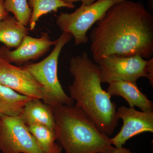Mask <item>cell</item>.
<instances>
[{"label":"cell","instance_id":"6da1fadb","mask_svg":"<svg viewBox=\"0 0 153 153\" xmlns=\"http://www.w3.org/2000/svg\"><path fill=\"white\" fill-rule=\"evenodd\" d=\"M91 33L94 62L108 57L153 54V18L141 2L124 0L108 9Z\"/></svg>","mask_w":153,"mask_h":153},{"label":"cell","instance_id":"7a4b0ae2","mask_svg":"<svg viewBox=\"0 0 153 153\" xmlns=\"http://www.w3.org/2000/svg\"><path fill=\"white\" fill-rule=\"evenodd\" d=\"M69 70L73 80L68 90L69 96L76 103L74 106L102 133L110 136L117 127L119 119L115 103L102 87L98 65L84 52L71 57Z\"/></svg>","mask_w":153,"mask_h":153},{"label":"cell","instance_id":"3957f363","mask_svg":"<svg viewBox=\"0 0 153 153\" xmlns=\"http://www.w3.org/2000/svg\"><path fill=\"white\" fill-rule=\"evenodd\" d=\"M53 109L57 140L66 153H100L115 148L109 137L74 105Z\"/></svg>","mask_w":153,"mask_h":153},{"label":"cell","instance_id":"277c9868","mask_svg":"<svg viewBox=\"0 0 153 153\" xmlns=\"http://www.w3.org/2000/svg\"><path fill=\"white\" fill-rule=\"evenodd\" d=\"M73 38L70 33L63 32L56 40L52 52L44 60L38 63H27L21 66L29 71L44 88L48 97L47 104L53 108L74 105V100L63 90L57 76L60 52L64 46Z\"/></svg>","mask_w":153,"mask_h":153},{"label":"cell","instance_id":"5b68a950","mask_svg":"<svg viewBox=\"0 0 153 153\" xmlns=\"http://www.w3.org/2000/svg\"><path fill=\"white\" fill-rule=\"evenodd\" d=\"M124 0H98L89 5L81 4L73 13H62L57 17L56 25L63 32L70 33L74 44H86V34L94 24L101 19L108 9L115 4Z\"/></svg>","mask_w":153,"mask_h":153},{"label":"cell","instance_id":"8992f818","mask_svg":"<svg viewBox=\"0 0 153 153\" xmlns=\"http://www.w3.org/2000/svg\"><path fill=\"white\" fill-rule=\"evenodd\" d=\"M0 151L2 153H44L20 117H0Z\"/></svg>","mask_w":153,"mask_h":153},{"label":"cell","instance_id":"52a82bcc","mask_svg":"<svg viewBox=\"0 0 153 153\" xmlns=\"http://www.w3.org/2000/svg\"><path fill=\"white\" fill-rule=\"evenodd\" d=\"M95 63L100 71L101 83H109L115 80L137 82L146 76L147 60L140 55L108 56Z\"/></svg>","mask_w":153,"mask_h":153},{"label":"cell","instance_id":"ba28073f","mask_svg":"<svg viewBox=\"0 0 153 153\" xmlns=\"http://www.w3.org/2000/svg\"><path fill=\"white\" fill-rule=\"evenodd\" d=\"M0 85H4L22 95L41 100L48 103L44 88L31 74L22 67L12 65L0 57Z\"/></svg>","mask_w":153,"mask_h":153},{"label":"cell","instance_id":"9c48e42d","mask_svg":"<svg viewBox=\"0 0 153 153\" xmlns=\"http://www.w3.org/2000/svg\"><path fill=\"white\" fill-rule=\"evenodd\" d=\"M117 114L122 120L123 125L119 132L110 138L115 147H123L128 140L139 134L153 132V111H139L134 108L121 106L117 109Z\"/></svg>","mask_w":153,"mask_h":153},{"label":"cell","instance_id":"30bf717a","mask_svg":"<svg viewBox=\"0 0 153 153\" xmlns=\"http://www.w3.org/2000/svg\"><path fill=\"white\" fill-rule=\"evenodd\" d=\"M55 43L56 40L52 41L49 34L44 32L40 38L25 36L20 46L13 51L6 47H1L0 49L4 60L22 66L30 60H36L44 56Z\"/></svg>","mask_w":153,"mask_h":153},{"label":"cell","instance_id":"8fae6325","mask_svg":"<svg viewBox=\"0 0 153 153\" xmlns=\"http://www.w3.org/2000/svg\"><path fill=\"white\" fill-rule=\"evenodd\" d=\"M108 84L106 91L111 97H121L127 102L130 107H137L141 111H153L152 102L140 90L136 82L115 80Z\"/></svg>","mask_w":153,"mask_h":153},{"label":"cell","instance_id":"7c38bea8","mask_svg":"<svg viewBox=\"0 0 153 153\" xmlns=\"http://www.w3.org/2000/svg\"><path fill=\"white\" fill-rule=\"evenodd\" d=\"M27 126L39 125L55 130V120L52 107L38 99H31L19 116Z\"/></svg>","mask_w":153,"mask_h":153},{"label":"cell","instance_id":"4fadbf2b","mask_svg":"<svg viewBox=\"0 0 153 153\" xmlns=\"http://www.w3.org/2000/svg\"><path fill=\"white\" fill-rule=\"evenodd\" d=\"M29 31L27 27L9 15L0 21V42L9 49H16L29 35Z\"/></svg>","mask_w":153,"mask_h":153},{"label":"cell","instance_id":"5bb4252c","mask_svg":"<svg viewBox=\"0 0 153 153\" xmlns=\"http://www.w3.org/2000/svg\"><path fill=\"white\" fill-rule=\"evenodd\" d=\"M30 97L0 85V117L19 116Z\"/></svg>","mask_w":153,"mask_h":153},{"label":"cell","instance_id":"9a60e30c","mask_svg":"<svg viewBox=\"0 0 153 153\" xmlns=\"http://www.w3.org/2000/svg\"><path fill=\"white\" fill-rule=\"evenodd\" d=\"M28 5L32 9V13L29 29L34 30L36 24L41 16L49 13H56L58 9L66 7L74 9L75 5L74 4L65 2L63 0H28Z\"/></svg>","mask_w":153,"mask_h":153},{"label":"cell","instance_id":"2e32d148","mask_svg":"<svg viewBox=\"0 0 153 153\" xmlns=\"http://www.w3.org/2000/svg\"><path fill=\"white\" fill-rule=\"evenodd\" d=\"M27 127L43 153H62V147L55 142L57 136L55 130L39 125Z\"/></svg>","mask_w":153,"mask_h":153},{"label":"cell","instance_id":"e0dca14e","mask_svg":"<svg viewBox=\"0 0 153 153\" xmlns=\"http://www.w3.org/2000/svg\"><path fill=\"white\" fill-rule=\"evenodd\" d=\"M4 7L8 13H12L14 18L27 27L32 16V10L28 0H4Z\"/></svg>","mask_w":153,"mask_h":153},{"label":"cell","instance_id":"ac0fdd59","mask_svg":"<svg viewBox=\"0 0 153 153\" xmlns=\"http://www.w3.org/2000/svg\"><path fill=\"white\" fill-rule=\"evenodd\" d=\"M149 81L150 84L153 85V58H151L147 60L146 67V76Z\"/></svg>","mask_w":153,"mask_h":153},{"label":"cell","instance_id":"d6986e66","mask_svg":"<svg viewBox=\"0 0 153 153\" xmlns=\"http://www.w3.org/2000/svg\"><path fill=\"white\" fill-rule=\"evenodd\" d=\"M100 153H134L132 152L130 150L126 148L123 147L116 148L115 147L113 149L111 150L107 151V152H103Z\"/></svg>","mask_w":153,"mask_h":153},{"label":"cell","instance_id":"ffe728a7","mask_svg":"<svg viewBox=\"0 0 153 153\" xmlns=\"http://www.w3.org/2000/svg\"><path fill=\"white\" fill-rule=\"evenodd\" d=\"M4 0H0V21L9 15L4 7Z\"/></svg>","mask_w":153,"mask_h":153},{"label":"cell","instance_id":"44dd1931","mask_svg":"<svg viewBox=\"0 0 153 153\" xmlns=\"http://www.w3.org/2000/svg\"><path fill=\"white\" fill-rule=\"evenodd\" d=\"M63 1L65 2L70 3V4H74V3L76 2L81 1L82 4L89 5L98 0H63Z\"/></svg>","mask_w":153,"mask_h":153},{"label":"cell","instance_id":"7402d4cb","mask_svg":"<svg viewBox=\"0 0 153 153\" xmlns=\"http://www.w3.org/2000/svg\"><path fill=\"white\" fill-rule=\"evenodd\" d=\"M0 57H2L1 55V49H0Z\"/></svg>","mask_w":153,"mask_h":153}]
</instances>
